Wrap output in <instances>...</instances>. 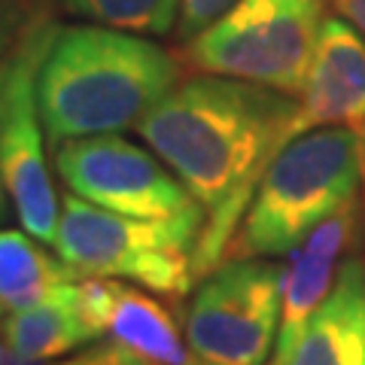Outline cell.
<instances>
[{"mask_svg":"<svg viewBox=\"0 0 365 365\" xmlns=\"http://www.w3.org/2000/svg\"><path fill=\"white\" fill-rule=\"evenodd\" d=\"M295 116L292 95L204 73L180 83L137 125L207 216L195 250L198 277L225 262L262 174L292 140Z\"/></svg>","mask_w":365,"mask_h":365,"instance_id":"cell-1","label":"cell"},{"mask_svg":"<svg viewBox=\"0 0 365 365\" xmlns=\"http://www.w3.org/2000/svg\"><path fill=\"white\" fill-rule=\"evenodd\" d=\"M182 67L146 34L110 25H67L55 31L40 67V116L46 140L137 128L180 86Z\"/></svg>","mask_w":365,"mask_h":365,"instance_id":"cell-2","label":"cell"},{"mask_svg":"<svg viewBox=\"0 0 365 365\" xmlns=\"http://www.w3.org/2000/svg\"><path fill=\"white\" fill-rule=\"evenodd\" d=\"M362 182L356 128H317L295 137L262 174L225 259L289 256L317 225L359 198Z\"/></svg>","mask_w":365,"mask_h":365,"instance_id":"cell-3","label":"cell"},{"mask_svg":"<svg viewBox=\"0 0 365 365\" xmlns=\"http://www.w3.org/2000/svg\"><path fill=\"white\" fill-rule=\"evenodd\" d=\"M204 220V210L170 220H137L71 192L61 198L55 250L79 277H110L158 295H186L198 277L195 250Z\"/></svg>","mask_w":365,"mask_h":365,"instance_id":"cell-4","label":"cell"},{"mask_svg":"<svg viewBox=\"0 0 365 365\" xmlns=\"http://www.w3.org/2000/svg\"><path fill=\"white\" fill-rule=\"evenodd\" d=\"M326 19V0H241L186 43V64L299 98Z\"/></svg>","mask_w":365,"mask_h":365,"instance_id":"cell-5","label":"cell"},{"mask_svg":"<svg viewBox=\"0 0 365 365\" xmlns=\"http://www.w3.org/2000/svg\"><path fill=\"white\" fill-rule=\"evenodd\" d=\"M283 271L268 259H225L204 274L186 311V365H268L277 347Z\"/></svg>","mask_w":365,"mask_h":365,"instance_id":"cell-6","label":"cell"},{"mask_svg":"<svg viewBox=\"0 0 365 365\" xmlns=\"http://www.w3.org/2000/svg\"><path fill=\"white\" fill-rule=\"evenodd\" d=\"M58 25L49 19L21 40L0 64V170L19 222L31 237L52 247L58 241V192L52 186L43 150L40 67Z\"/></svg>","mask_w":365,"mask_h":365,"instance_id":"cell-7","label":"cell"},{"mask_svg":"<svg viewBox=\"0 0 365 365\" xmlns=\"http://www.w3.org/2000/svg\"><path fill=\"white\" fill-rule=\"evenodd\" d=\"M55 170L73 195L122 216L170 220L201 210L162 158L122 134L64 140L55 146Z\"/></svg>","mask_w":365,"mask_h":365,"instance_id":"cell-8","label":"cell"},{"mask_svg":"<svg viewBox=\"0 0 365 365\" xmlns=\"http://www.w3.org/2000/svg\"><path fill=\"white\" fill-rule=\"evenodd\" d=\"M292 140L317 128L365 122V37L341 16H329L299 95Z\"/></svg>","mask_w":365,"mask_h":365,"instance_id":"cell-9","label":"cell"},{"mask_svg":"<svg viewBox=\"0 0 365 365\" xmlns=\"http://www.w3.org/2000/svg\"><path fill=\"white\" fill-rule=\"evenodd\" d=\"M76 302L101 338L134 350L153 365H186V341L170 311L125 280L83 277Z\"/></svg>","mask_w":365,"mask_h":365,"instance_id":"cell-10","label":"cell"},{"mask_svg":"<svg viewBox=\"0 0 365 365\" xmlns=\"http://www.w3.org/2000/svg\"><path fill=\"white\" fill-rule=\"evenodd\" d=\"M359 228V204L335 213L332 220L317 225L289 253V265L283 271V307H280V332L274 347V365H287L295 344L304 332L307 319L332 289V283L341 271V256L353 247Z\"/></svg>","mask_w":365,"mask_h":365,"instance_id":"cell-11","label":"cell"},{"mask_svg":"<svg viewBox=\"0 0 365 365\" xmlns=\"http://www.w3.org/2000/svg\"><path fill=\"white\" fill-rule=\"evenodd\" d=\"M287 365H365V259L344 256Z\"/></svg>","mask_w":365,"mask_h":365,"instance_id":"cell-12","label":"cell"},{"mask_svg":"<svg viewBox=\"0 0 365 365\" xmlns=\"http://www.w3.org/2000/svg\"><path fill=\"white\" fill-rule=\"evenodd\" d=\"M76 283H67L31 307L0 317V344L25 359L49 362L101 341L76 302Z\"/></svg>","mask_w":365,"mask_h":365,"instance_id":"cell-13","label":"cell"},{"mask_svg":"<svg viewBox=\"0 0 365 365\" xmlns=\"http://www.w3.org/2000/svg\"><path fill=\"white\" fill-rule=\"evenodd\" d=\"M76 280H83L79 271L52 256L37 237L0 228V304L6 311L31 307Z\"/></svg>","mask_w":365,"mask_h":365,"instance_id":"cell-14","label":"cell"},{"mask_svg":"<svg viewBox=\"0 0 365 365\" xmlns=\"http://www.w3.org/2000/svg\"><path fill=\"white\" fill-rule=\"evenodd\" d=\"M73 16L98 25L162 37L177 28L180 0H61Z\"/></svg>","mask_w":365,"mask_h":365,"instance_id":"cell-15","label":"cell"},{"mask_svg":"<svg viewBox=\"0 0 365 365\" xmlns=\"http://www.w3.org/2000/svg\"><path fill=\"white\" fill-rule=\"evenodd\" d=\"M52 0H0V64L34 28L49 21Z\"/></svg>","mask_w":365,"mask_h":365,"instance_id":"cell-16","label":"cell"},{"mask_svg":"<svg viewBox=\"0 0 365 365\" xmlns=\"http://www.w3.org/2000/svg\"><path fill=\"white\" fill-rule=\"evenodd\" d=\"M241 0H180V13H177V40L189 43L198 34H204L210 25H216L228 9L237 6Z\"/></svg>","mask_w":365,"mask_h":365,"instance_id":"cell-17","label":"cell"},{"mask_svg":"<svg viewBox=\"0 0 365 365\" xmlns=\"http://www.w3.org/2000/svg\"><path fill=\"white\" fill-rule=\"evenodd\" d=\"M55 365H153V362L137 356L128 347L116 344V341H95V344L76 350L73 356H67Z\"/></svg>","mask_w":365,"mask_h":365,"instance_id":"cell-18","label":"cell"},{"mask_svg":"<svg viewBox=\"0 0 365 365\" xmlns=\"http://www.w3.org/2000/svg\"><path fill=\"white\" fill-rule=\"evenodd\" d=\"M338 16L347 19L353 28H356L362 37H365V0H332Z\"/></svg>","mask_w":365,"mask_h":365,"instance_id":"cell-19","label":"cell"},{"mask_svg":"<svg viewBox=\"0 0 365 365\" xmlns=\"http://www.w3.org/2000/svg\"><path fill=\"white\" fill-rule=\"evenodd\" d=\"M0 365H46V362L25 359V356H19V353H13V350H6V347H4V356H0Z\"/></svg>","mask_w":365,"mask_h":365,"instance_id":"cell-20","label":"cell"},{"mask_svg":"<svg viewBox=\"0 0 365 365\" xmlns=\"http://www.w3.org/2000/svg\"><path fill=\"white\" fill-rule=\"evenodd\" d=\"M9 189H6V180H4V170H0V220L6 216V207H9Z\"/></svg>","mask_w":365,"mask_h":365,"instance_id":"cell-21","label":"cell"},{"mask_svg":"<svg viewBox=\"0 0 365 365\" xmlns=\"http://www.w3.org/2000/svg\"><path fill=\"white\" fill-rule=\"evenodd\" d=\"M356 131H359V137H362V143H365V122L359 125V128H356Z\"/></svg>","mask_w":365,"mask_h":365,"instance_id":"cell-22","label":"cell"},{"mask_svg":"<svg viewBox=\"0 0 365 365\" xmlns=\"http://www.w3.org/2000/svg\"><path fill=\"white\" fill-rule=\"evenodd\" d=\"M362 168H365V143H362Z\"/></svg>","mask_w":365,"mask_h":365,"instance_id":"cell-23","label":"cell"},{"mask_svg":"<svg viewBox=\"0 0 365 365\" xmlns=\"http://www.w3.org/2000/svg\"><path fill=\"white\" fill-rule=\"evenodd\" d=\"M4 311H6V307H4V304H0V317H4Z\"/></svg>","mask_w":365,"mask_h":365,"instance_id":"cell-24","label":"cell"},{"mask_svg":"<svg viewBox=\"0 0 365 365\" xmlns=\"http://www.w3.org/2000/svg\"><path fill=\"white\" fill-rule=\"evenodd\" d=\"M0 356H4V344H0Z\"/></svg>","mask_w":365,"mask_h":365,"instance_id":"cell-25","label":"cell"},{"mask_svg":"<svg viewBox=\"0 0 365 365\" xmlns=\"http://www.w3.org/2000/svg\"><path fill=\"white\" fill-rule=\"evenodd\" d=\"M268 365H274V362H268Z\"/></svg>","mask_w":365,"mask_h":365,"instance_id":"cell-26","label":"cell"}]
</instances>
